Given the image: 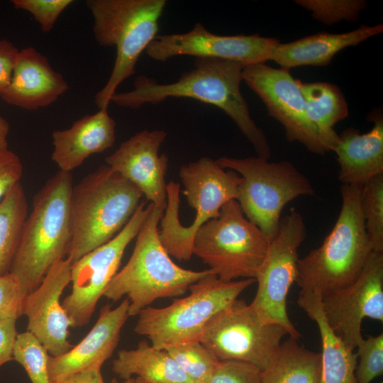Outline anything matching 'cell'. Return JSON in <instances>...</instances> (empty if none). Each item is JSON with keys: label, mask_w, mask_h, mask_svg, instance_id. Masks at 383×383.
Listing matches in <instances>:
<instances>
[{"label": "cell", "mask_w": 383, "mask_h": 383, "mask_svg": "<svg viewBox=\"0 0 383 383\" xmlns=\"http://www.w3.org/2000/svg\"><path fill=\"white\" fill-rule=\"evenodd\" d=\"M278 43L258 34L217 35L197 23L187 33L158 35L145 51L151 59L160 62L187 55L235 61L245 66L269 60Z\"/></svg>", "instance_id": "obj_16"}, {"label": "cell", "mask_w": 383, "mask_h": 383, "mask_svg": "<svg viewBox=\"0 0 383 383\" xmlns=\"http://www.w3.org/2000/svg\"><path fill=\"white\" fill-rule=\"evenodd\" d=\"M179 177L184 185L182 193L196 211L189 226L179 220V184H167V206L160 219L161 243L169 255L179 261L189 260L193 254V241L197 230L207 221L216 218L223 206L237 199L242 177L234 171H225L216 161L202 157L182 165Z\"/></svg>", "instance_id": "obj_6"}, {"label": "cell", "mask_w": 383, "mask_h": 383, "mask_svg": "<svg viewBox=\"0 0 383 383\" xmlns=\"http://www.w3.org/2000/svg\"><path fill=\"white\" fill-rule=\"evenodd\" d=\"M163 210L152 204L137 235L132 255L121 270L112 278L104 296L117 301L126 296L128 315H138L160 298L184 294L191 284L211 272L194 271L175 264L163 248L157 225Z\"/></svg>", "instance_id": "obj_3"}, {"label": "cell", "mask_w": 383, "mask_h": 383, "mask_svg": "<svg viewBox=\"0 0 383 383\" xmlns=\"http://www.w3.org/2000/svg\"><path fill=\"white\" fill-rule=\"evenodd\" d=\"M360 207L373 251L383 253V174L362 186Z\"/></svg>", "instance_id": "obj_30"}, {"label": "cell", "mask_w": 383, "mask_h": 383, "mask_svg": "<svg viewBox=\"0 0 383 383\" xmlns=\"http://www.w3.org/2000/svg\"><path fill=\"white\" fill-rule=\"evenodd\" d=\"M321 370V353L289 338L281 343L274 359L262 371V383H319Z\"/></svg>", "instance_id": "obj_27"}, {"label": "cell", "mask_w": 383, "mask_h": 383, "mask_svg": "<svg viewBox=\"0 0 383 383\" xmlns=\"http://www.w3.org/2000/svg\"><path fill=\"white\" fill-rule=\"evenodd\" d=\"M297 304L316 322L319 330L322 345L319 383H357V354L328 326L322 309L321 294L301 289Z\"/></svg>", "instance_id": "obj_24"}, {"label": "cell", "mask_w": 383, "mask_h": 383, "mask_svg": "<svg viewBox=\"0 0 383 383\" xmlns=\"http://www.w3.org/2000/svg\"><path fill=\"white\" fill-rule=\"evenodd\" d=\"M243 64L215 58H196L194 67L174 82L161 84L141 75L134 88L111 98L118 106L139 109L158 104L169 98H189L218 107L228 115L252 145L258 157L268 160L271 150L264 132L252 119L240 91Z\"/></svg>", "instance_id": "obj_1"}, {"label": "cell", "mask_w": 383, "mask_h": 383, "mask_svg": "<svg viewBox=\"0 0 383 383\" xmlns=\"http://www.w3.org/2000/svg\"><path fill=\"white\" fill-rule=\"evenodd\" d=\"M306 237L304 218L292 208L281 219L277 235L270 240L255 277L257 290L250 304L263 322L282 326L290 338L297 340L301 334L288 316L287 296L296 281L298 249Z\"/></svg>", "instance_id": "obj_12"}, {"label": "cell", "mask_w": 383, "mask_h": 383, "mask_svg": "<svg viewBox=\"0 0 383 383\" xmlns=\"http://www.w3.org/2000/svg\"><path fill=\"white\" fill-rule=\"evenodd\" d=\"M382 24L361 25L358 28L343 33L321 32L293 42L278 43L269 60L289 71L300 66H326L340 50L354 46L382 33Z\"/></svg>", "instance_id": "obj_23"}, {"label": "cell", "mask_w": 383, "mask_h": 383, "mask_svg": "<svg viewBox=\"0 0 383 383\" xmlns=\"http://www.w3.org/2000/svg\"><path fill=\"white\" fill-rule=\"evenodd\" d=\"M9 122L0 116V150L8 149L7 138L9 133Z\"/></svg>", "instance_id": "obj_41"}, {"label": "cell", "mask_w": 383, "mask_h": 383, "mask_svg": "<svg viewBox=\"0 0 383 383\" xmlns=\"http://www.w3.org/2000/svg\"><path fill=\"white\" fill-rule=\"evenodd\" d=\"M16 320L13 318L0 319V367L13 360V350L18 334Z\"/></svg>", "instance_id": "obj_38"}, {"label": "cell", "mask_w": 383, "mask_h": 383, "mask_svg": "<svg viewBox=\"0 0 383 383\" xmlns=\"http://www.w3.org/2000/svg\"><path fill=\"white\" fill-rule=\"evenodd\" d=\"M223 169L240 174L237 201L245 216L270 240L277 233L284 207L302 196H313L310 181L288 161L268 162L257 157H221Z\"/></svg>", "instance_id": "obj_9"}, {"label": "cell", "mask_w": 383, "mask_h": 383, "mask_svg": "<svg viewBox=\"0 0 383 383\" xmlns=\"http://www.w3.org/2000/svg\"><path fill=\"white\" fill-rule=\"evenodd\" d=\"M355 377L357 383H370L383 373V334L370 335L359 341Z\"/></svg>", "instance_id": "obj_33"}, {"label": "cell", "mask_w": 383, "mask_h": 383, "mask_svg": "<svg viewBox=\"0 0 383 383\" xmlns=\"http://www.w3.org/2000/svg\"><path fill=\"white\" fill-rule=\"evenodd\" d=\"M143 196L134 184L107 165L73 186L72 240L67 255L72 264L116 235L133 215Z\"/></svg>", "instance_id": "obj_4"}, {"label": "cell", "mask_w": 383, "mask_h": 383, "mask_svg": "<svg viewBox=\"0 0 383 383\" xmlns=\"http://www.w3.org/2000/svg\"><path fill=\"white\" fill-rule=\"evenodd\" d=\"M49 354L41 343L29 331L18 333L13 360L26 370L32 383H51L48 368Z\"/></svg>", "instance_id": "obj_31"}, {"label": "cell", "mask_w": 383, "mask_h": 383, "mask_svg": "<svg viewBox=\"0 0 383 383\" xmlns=\"http://www.w3.org/2000/svg\"><path fill=\"white\" fill-rule=\"evenodd\" d=\"M72 262L57 260L40 285L24 299L23 316L28 318L30 332L52 357L61 355L74 346L69 340L72 321L65 311L60 297L70 282Z\"/></svg>", "instance_id": "obj_17"}, {"label": "cell", "mask_w": 383, "mask_h": 383, "mask_svg": "<svg viewBox=\"0 0 383 383\" xmlns=\"http://www.w3.org/2000/svg\"><path fill=\"white\" fill-rule=\"evenodd\" d=\"M262 371L241 361H220L207 383H262Z\"/></svg>", "instance_id": "obj_35"}, {"label": "cell", "mask_w": 383, "mask_h": 383, "mask_svg": "<svg viewBox=\"0 0 383 383\" xmlns=\"http://www.w3.org/2000/svg\"><path fill=\"white\" fill-rule=\"evenodd\" d=\"M270 240L244 215L232 199L219 216L201 226L193 241V254L220 279H255L267 253Z\"/></svg>", "instance_id": "obj_10"}, {"label": "cell", "mask_w": 383, "mask_h": 383, "mask_svg": "<svg viewBox=\"0 0 383 383\" xmlns=\"http://www.w3.org/2000/svg\"><path fill=\"white\" fill-rule=\"evenodd\" d=\"M151 206V203H140L116 235L72 264V292L62 302L72 321V328H79L89 322L99 300L118 272L126 247L136 237Z\"/></svg>", "instance_id": "obj_13"}, {"label": "cell", "mask_w": 383, "mask_h": 383, "mask_svg": "<svg viewBox=\"0 0 383 383\" xmlns=\"http://www.w3.org/2000/svg\"><path fill=\"white\" fill-rule=\"evenodd\" d=\"M26 294L17 279L9 273L0 277V319L23 316Z\"/></svg>", "instance_id": "obj_36"}, {"label": "cell", "mask_w": 383, "mask_h": 383, "mask_svg": "<svg viewBox=\"0 0 383 383\" xmlns=\"http://www.w3.org/2000/svg\"><path fill=\"white\" fill-rule=\"evenodd\" d=\"M60 383H104L101 369H91L76 373Z\"/></svg>", "instance_id": "obj_40"}, {"label": "cell", "mask_w": 383, "mask_h": 383, "mask_svg": "<svg viewBox=\"0 0 383 383\" xmlns=\"http://www.w3.org/2000/svg\"><path fill=\"white\" fill-rule=\"evenodd\" d=\"M372 117L374 126L369 132L362 134L350 127L339 135L333 152L343 184L362 187L383 174V119L382 115Z\"/></svg>", "instance_id": "obj_22"}, {"label": "cell", "mask_w": 383, "mask_h": 383, "mask_svg": "<svg viewBox=\"0 0 383 383\" xmlns=\"http://www.w3.org/2000/svg\"><path fill=\"white\" fill-rule=\"evenodd\" d=\"M23 165L12 150H0V201L16 184L21 182Z\"/></svg>", "instance_id": "obj_37"}, {"label": "cell", "mask_w": 383, "mask_h": 383, "mask_svg": "<svg viewBox=\"0 0 383 383\" xmlns=\"http://www.w3.org/2000/svg\"><path fill=\"white\" fill-rule=\"evenodd\" d=\"M380 383H382V382H381Z\"/></svg>", "instance_id": "obj_44"}, {"label": "cell", "mask_w": 383, "mask_h": 383, "mask_svg": "<svg viewBox=\"0 0 383 383\" xmlns=\"http://www.w3.org/2000/svg\"><path fill=\"white\" fill-rule=\"evenodd\" d=\"M295 2L311 11L314 18L331 25L341 20L357 21L366 2L359 0H299Z\"/></svg>", "instance_id": "obj_32"}, {"label": "cell", "mask_w": 383, "mask_h": 383, "mask_svg": "<svg viewBox=\"0 0 383 383\" xmlns=\"http://www.w3.org/2000/svg\"><path fill=\"white\" fill-rule=\"evenodd\" d=\"M18 9L30 13L40 25L44 33H49L54 27L60 14L72 0H12Z\"/></svg>", "instance_id": "obj_34"}, {"label": "cell", "mask_w": 383, "mask_h": 383, "mask_svg": "<svg viewBox=\"0 0 383 383\" xmlns=\"http://www.w3.org/2000/svg\"><path fill=\"white\" fill-rule=\"evenodd\" d=\"M166 350L194 382L207 383L220 362L200 341L172 346Z\"/></svg>", "instance_id": "obj_29"}, {"label": "cell", "mask_w": 383, "mask_h": 383, "mask_svg": "<svg viewBox=\"0 0 383 383\" xmlns=\"http://www.w3.org/2000/svg\"><path fill=\"white\" fill-rule=\"evenodd\" d=\"M113 372L123 380L136 375L148 383H184L192 381L166 350L141 340L135 349L121 350L112 363Z\"/></svg>", "instance_id": "obj_25"}, {"label": "cell", "mask_w": 383, "mask_h": 383, "mask_svg": "<svg viewBox=\"0 0 383 383\" xmlns=\"http://www.w3.org/2000/svg\"><path fill=\"white\" fill-rule=\"evenodd\" d=\"M116 122L107 109L75 121L65 130L52 134V160L60 170L71 172L90 155L111 148L116 140Z\"/></svg>", "instance_id": "obj_21"}, {"label": "cell", "mask_w": 383, "mask_h": 383, "mask_svg": "<svg viewBox=\"0 0 383 383\" xmlns=\"http://www.w3.org/2000/svg\"><path fill=\"white\" fill-rule=\"evenodd\" d=\"M27 216V198L19 182L0 201V277L10 273Z\"/></svg>", "instance_id": "obj_28"}, {"label": "cell", "mask_w": 383, "mask_h": 383, "mask_svg": "<svg viewBox=\"0 0 383 383\" xmlns=\"http://www.w3.org/2000/svg\"><path fill=\"white\" fill-rule=\"evenodd\" d=\"M129 300L125 298L114 309L107 304L87 335L68 352L49 355L48 368L51 383H60L70 376L91 369H101L118 346L121 331L129 317Z\"/></svg>", "instance_id": "obj_19"}, {"label": "cell", "mask_w": 383, "mask_h": 383, "mask_svg": "<svg viewBox=\"0 0 383 383\" xmlns=\"http://www.w3.org/2000/svg\"><path fill=\"white\" fill-rule=\"evenodd\" d=\"M287 334L282 326L263 322L251 304L237 299L211 318L200 342L219 361L245 362L263 370Z\"/></svg>", "instance_id": "obj_11"}, {"label": "cell", "mask_w": 383, "mask_h": 383, "mask_svg": "<svg viewBox=\"0 0 383 383\" xmlns=\"http://www.w3.org/2000/svg\"><path fill=\"white\" fill-rule=\"evenodd\" d=\"M63 76L33 47L19 50L11 82L0 94L6 103L35 111L55 102L68 89Z\"/></svg>", "instance_id": "obj_20"}, {"label": "cell", "mask_w": 383, "mask_h": 383, "mask_svg": "<svg viewBox=\"0 0 383 383\" xmlns=\"http://www.w3.org/2000/svg\"><path fill=\"white\" fill-rule=\"evenodd\" d=\"M110 383H135V378L131 377L128 379L123 380L122 382H119L116 378L111 379Z\"/></svg>", "instance_id": "obj_42"}, {"label": "cell", "mask_w": 383, "mask_h": 383, "mask_svg": "<svg viewBox=\"0 0 383 383\" xmlns=\"http://www.w3.org/2000/svg\"><path fill=\"white\" fill-rule=\"evenodd\" d=\"M72 188L71 172L59 170L33 197L10 271L26 295L40 285L57 260L67 257L72 240Z\"/></svg>", "instance_id": "obj_2"}, {"label": "cell", "mask_w": 383, "mask_h": 383, "mask_svg": "<svg viewBox=\"0 0 383 383\" xmlns=\"http://www.w3.org/2000/svg\"><path fill=\"white\" fill-rule=\"evenodd\" d=\"M255 279L226 282L212 272L189 287V294L167 306H148L138 313L134 331L157 349L200 341L211 318L227 307Z\"/></svg>", "instance_id": "obj_8"}, {"label": "cell", "mask_w": 383, "mask_h": 383, "mask_svg": "<svg viewBox=\"0 0 383 383\" xmlns=\"http://www.w3.org/2000/svg\"><path fill=\"white\" fill-rule=\"evenodd\" d=\"M306 105V114L328 151H333L339 135L333 127L348 117L346 100L335 84L328 82H306L299 80Z\"/></svg>", "instance_id": "obj_26"}, {"label": "cell", "mask_w": 383, "mask_h": 383, "mask_svg": "<svg viewBox=\"0 0 383 383\" xmlns=\"http://www.w3.org/2000/svg\"><path fill=\"white\" fill-rule=\"evenodd\" d=\"M361 187L342 185L333 228L318 248L298 260L295 282L301 290L321 295L353 283L373 252L360 207Z\"/></svg>", "instance_id": "obj_5"}, {"label": "cell", "mask_w": 383, "mask_h": 383, "mask_svg": "<svg viewBox=\"0 0 383 383\" xmlns=\"http://www.w3.org/2000/svg\"><path fill=\"white\" fill-rule=\"evenodd\" d=\"M321 302L330 328L354 350L365 318L383 322V253L373 251L353 283L321 294Z\"/></svg>", "instance_id": "obj_15"}, {"label": "cell", "mask_w": 383, "mask_h": 383, "mask_svg": "<svg viewBox=\"0 0 383 383\" xmlns=\"http://www.w3.org/2000/svg\"><path fill=\"white\" fill-rule=\"evenodd\" d=\"M19 50L10 40H0V94L11 82Z\"/></svg>", "instance_id": "obj_39"}, {"label": "cell", "mask_w": 383, "mask_h": 383, "mask_svg": "<svg viewBox=\"0 0 383 383\" xmlns=\"http://www.w3.org/2000/svg\"><path fill=\"white\" fill-rule=\"evenodd\" d=\"M135 383H148V382H146L138 377H135ZM184 383H202V382H194V381H189V382H184Z\"/></svg>", "instance_id": "obj_43"}, {"label": "cell", "mask_w": 383, "mask_h": 383, "mask_svg": "<svg viewBox=\"0 0 383 383\" xmlns=\"http://www.w3.org/2000/svg\"><path fill=\"white\" fill-rule=\"evenodd\" d=\"M243 81L263 101L268 114L279 122L287 140L299 142L319 155L329 152L306 114V105L299 85L289 71L265 62L243 67Z\"/></svg>", "instance_id": "obj_14"}, {"label": "cell", "mask_w": 383, "mask_h": 383, "mask_svg": "<svg viewBox=\"0 0 383 383\" xmlns=\"http://www.w3.org/2000/svg\"><path fill=\"white\" fill-rule=\"evenodd\" d=\"M165 0H88L93 17V33L103 47H115L111 75L95 94L99 109H108L118 87L135 73L137 62L158 35Z\"/></svg>", "instance_id": "obj_7"}, {"label": "cell", "mask_w": 383, "mask_h": 383, "mask_svg": "<svg viewBox=\"0 0 383 383\" xmlns=\"http://www.w3.org/2000/svg\"><path fill=\"white\" fill-rule=\"evenodd\" d=\"M167 137L162 130L140 131L105 158L106 165L134 184L155 207L167 206L165 175L169 158L159 155Z\"/></svg>", "instance_id": "obj_18"}]
</instances>
